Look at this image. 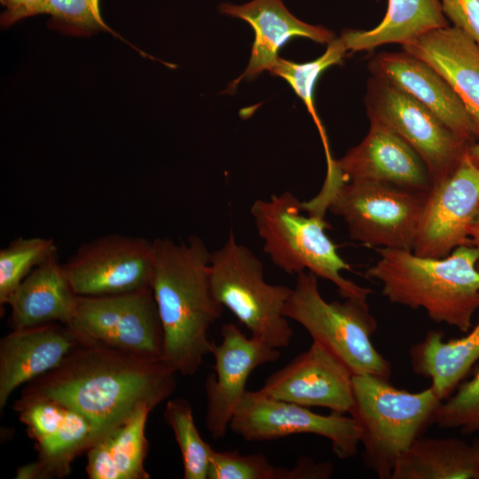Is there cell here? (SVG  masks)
<instances>
[{
    "instance_id": "obj_1",
    "label": "cell",
    "mask_w": 479,
    "mask_h": 479,
    "mask_svg": "<svg viewBox=\"0 0 479 479\" xmlns=\"http://www.w3.org/2000/svg\"><path fill=\"white\" fill-rule=\"evenodd\" d=\"M177 372L161 359L87 341L57 367L27 383L21 395L49 398L84 416L99 438L138 408L169 397Z\"/></svg>"
},
{
    "instance_id": "obj_2",
    "label": "cell",
    "mask_w": 479,
    "mask_h": 479,
    "mask_svg": "<svg viewBox=\"0 0 479 479\" xmlns=\"http://www.w3.org/2000/svg\"><path fill=\"white\" fill-rule=\"evenodd\" d=\"M153 243L151 288L163 330L161 360L177 373L192 376L210 353L208 333L224 308L210 286L211 252L195 235L187 241L158 238Z\"/></svg>"
},
{
    "instance_id": "obj_3",
    "label": "cell",
    "mask_w": 479,
    "mask_h": 479,
    "mask_svg": "<svg viewBox=\"0 0 479 479\" xmlns=\"http://www.w3.org/2000/svg\"><path fill=\"white\" fill-rule=\"evenodd\" d=\"M380 258L365 271L379 281L391 302L424 309L436 323H445L467 333L479 309L477 249L473 245L456 247L443 258L425 257L412 251L376 247Z\"/></svg>"
},
{
    "instance_id": "obj_4",
    "label": "cell",
    "mask_w": 479,
    "mask_h": 479,
    "mask_svg": "<svg viewBox=\"0 0 479 479\" xmlns=\"http://www.w3.org/2000/svg\"><path fill=\"white\" fill-rule=\"evenodd\" d=\"M302 202L290 192L256 200L250 208L257 234L271 263L293 275L308 271L331 281L343 297L367 299L372 290L345 279L349 265L326 234L325 216L302 214Z\"/></svg>"
},
{
    "instance_id": "obj_5",
    "label": "cell",
    "mask_w": 479,
    "mask_h": 479,
    "mask_svg": "<svg viewBox=\"0 0 479 479\" xmlns=\"http://www.w3.org/2000/svg\"><path fill=\"white\" fill-rule=\"evenodd\" d=\"M354 407L361 429L366 467L380 479H390L398 458L435 422L443 402L430 386L419 392L394 387L389 379L353 374Z\"/></svg>"
},
{
    "instance_id": "obj_6",
    "label": "cell",
    "mask_w": 479,
    "mask_h": 479,
    "mask_svg": "<svg viewBox=\"0 0 479 479\" xmlns=\"http://www.w3.org/2000/svg\"><path fill=\"white\" fill-rule=\"evenodd\" d=\"M284 315L299 323L312 337L342 361L353 374L370 373L389 379L391 366L372 343L377 322L367 299L347 297L326 302L318 277L308 271L296 275Z\"/></svg>"
},
{
    "instance_id": "obj_7",
    "label": "cell",
    "mask_w": 479,
    "mask_h": 479,
    "mask_svg": "<svg viewBox=\"0 0 479 479\" xmlns=\"http://www.w3.org/2000/svg\"><path fill=\"white\" fill-rule=\"evenodd\" d=\"M209 279L216 300L251 333L267 345H289L293 330L284 315L292 288L267 283L261 260L240 243L232 231L225 242L211 252Z\"/></svg>"
},
{
    "instance_id": "obj_8",
    "label": "cell",
    "mask_w": 479,
    "mask_h": 479,
    "mask_svg": "<svg viewBox=\"0 0 479 479\" xmlns=\"http://www.w3.org/2000/svg\"><path fill=\"white\" fill-rule=\"evenodd\" d=\"M427 194L380 181L352 180L334 189L326 208L343 219L353 240L412 251Z\"/></svg>"
},
{
    "instance_id": "obj_9",
    "label": "cell",
    "mask_w": 479,
    "mask_h": 479,
    "mask_svg": "<svg viewBox=\"0 0 479 479\" xmlns=\"http://www.w3.org/2000/svg\"><path fill=\"white\" fill-rule=\"evenodd\" d=\"M369 120L403 137L427 165L434 185L460 162L469 144L459 139L429 109L398 87L374 76L365 98Z\"/></svg>"
},
{
    "instance_id": "obj_10",
    "label": "cell",
    "mask_w": 479,
    "mask_h": 479,
    "mask_svg": "<svg viewBox=\"0 0 479 479\" xmlns=\"http://www.w3.org/2000/svg\"><path fill=\"white\" fill-rule=\"evenodd\" d=\"M68 326L89 341L161 359L163 330L152 288L78 295Z\"/></svg>"
},
{
    "instance_id": "obj_11",
    "label": "cell",
    "mask_w": 479,
    "mask_h": 479,
    "mask_svg": "<svg viewBox=\"0 0 479 479\" xmlns=\"http://www.w3.org/2000/svg\"><path fill=\"white\" fill-rule=\"evenodd\" d=\"M230 429L247 441L262 442L294 434H313L331 442L340 459L357 452L361 429L352 416L332 412L318 414L308 407L247 390L231 421Z\"/></svg>"
},
{
    "instance_id": "obj_12",
    "label": "cell",
    "mask_w": 479,
    "mask_h": 479,
    "mask_svg": "<svg viewBox=\"0 0 479 479\" xmlns=\"http://www.w3.org/2000/svg\"><path fill=\"white\" fill-rule=\"evenodd\" d=\"M63 266L77 295H113L151 288L153 243L140 237L108 234L81 245Z\"/></svg>"
},
{
    "instance_id": "obj_13",
    "label": "cell",
    "mask_w": 479,
    "mask_h": 479,
    "mask_svg": "<svg viewBox=\"0 0 479 479\" xmlns=\"http://www.w3.org/2000/svg\"><path fill=\"white\" fill-rule=\"evenodd\" d=\"M14 410L38 452L35 461L17 470L16 478L66 476L73 460L99 439L84 416L54 400L21 395L14 403Z\"/></svg>"
},
{
    "instance_id": "obj_14",
    "label": "cell",
    "mask_w": 479,
    "mask_h": 479,
    "mask_svg": "<svg viewBox=\"0 0 479 479\" xmlns=\"http://www.w3.org/2000/svg\"><path fill=\"white\" fill-rule=\"evenodd\" d=\"M479 211V168L467 151L450 176L427 194L412 252L443 258L472 245L470 230Z\"/></svg>"
},
{
    "instance_id": "obj_15",
    "label": "cell",
    "mask_w": 479,
    "mask_h": 479,
    "mask_svg": "<svg viewBox=\"0 0 479 479\" xmlns=\"http://www.w3.org/2000/svg\"><path fill=\"white\" fill-rule=\"evenodd\" d=\"M222 341L213 342L210 353L215 358V373L205 381L207 396L206 425L213 439L223 438L247 389L251 373L259 365L275 362L279 349L247 337L232 323L221 327Z\"/></svg>"
},
{
    "instance_id": "obj_16",
    "label": "cell",
    "mask_w": 479,
    "mask_h": 479,
    "mask_svg": "<svg viewBox=\"0 0 479 479\" xmlns=\"http://www.w3.org/2000/svg\"><path fill=\"white\" fill-rule=\"evenodd\" d=\"M258 390L271 398L341 414H350L354 407L352 372L317 341L270 375Z\"/></svg>"
},
{
    "instance_id": "obj_17",
    "label": "cell",
    "mask_w": 479,
    "mask_h": 479,
    "mask_svg": "<svg viewBox=\"0 0 479 479\" xmlns=\"http://www.w3.org/2000/svg\"><path fill=\"white\" fill-rule=\"evenodd\" d=\"M335 166L340 184L373 180L422 193H428L434 185L418 153L398 134L373 120L365 138L335 160Z\"/></svg>"
},
{
    "instance_id": "obj_18",
    "label": "cell",
    "mask_w": 479,
    "mask_h": 479,
    "mask_svg": "<svg viewBox=\"0 0 479 479\" xmlns=\"http://www.w3.org/2000/svg\"><path fill=\"white\" fill-rule=\"evenodd\" d=\"M373 76L384 80L429 109L467 144L478 137L466 106L447 81L430 65L405 51L381 52L368 64Z\"/></svg>"
},
{
    "instance_id": "obj_19",
    "label": "cell",
    "mask_w": 479,
    "mask_h": 479,
    "mask_svg": "<svg viewBox=\"0 0 479 479\" xmlns=\"http://www.w3.org/2000/svg\"><path fill=\"white\" fill-rule=\"evenodd\" d=\"M87 339L68 325L13 329L0 341V409L20 385L51 371Z\"/></svg>"
},
{
    "instance_id": "obj_20",
    "label": "cell",
    "mask_w": 479,
    "mask_h": 479,
    "mask_svg": "<svg viewBox=\"0 0 479 479\" xmlns=\"http://www.w3.org/2000/svg\"><path fill=\"white\" fill-rule=\"evenodd\" d=\"M219 12L247 22L254 31V42L245 71L232 84L252 80L270 71L278 62L279 50L294 37L329 43L335 34L321 25H312L295 17L283 0H250L243 4L222 3Z\"/></svg>"
},
{
    "instance_id": "obj_21",
    "label": "cell",
    "mask_w": 479,
    "mask_h": 479,
    "mask_svg": "<svg viewBox=\"0 0 479 479\" xmlns=\"http://www.w3.org/2000/svg\"><path fill=\"white\" fill-rule=\"evenodd\" d=\"M401 46L447 81L466 106L479 137V45L460 28L449 25Z\"/></svg>"
},
{
    "instance_id": "obj_22",
    "label": "cell",
    "mask_w": 479,
    "mask_h": 479,
    "mask_svg": "<svg viewBox=\"0 0 479 479\" xmlns=\"http://www.w3.org/2000/svg\"><path fill=\"white\" fill-rule=\"evenodd\" d=\"M75 293L56 255L36 266L12 295L13 329L49 323L68 325L76 303Z\"/></svg>"
},
{
    "instance_id": "obj_23",
    "label": "cell",
    "mask_w": 479,
    "mask_h": 479,
    "mask_svg": "<svg viewBox=\"0 0 479 479\" xmlns=\"http://www.w3.org/2000/svg\"><path fill=\"white\" fill-rule=\"evenodd\" d=\"M442 331H428L410 349L412 371L431 381V387L444 401L479 361V319L459 339H444Z\"/></svg>"
},
{
    "instance_id": "obj_24",
    "label": "cell",
    "mask_w": 479,
    "mask_h": 479,
    "mask_svg": "<svg viewBox=\"0 0 479 479\" xmlns=\"http://www.w3.org/2000/svg\"><path fill=\"white\" fill-rule=\"evenodd\" d=\"M152 410L143 406L100 437L87 451L90 479H148L144 462L148 442L145 424Z\"/></svg>"
},
{
    "instance_id": "obj_25",
    "label": "cell",
    "mask_w": 479,
    "mask_h": 479,
    "mask_svg": "<svg viewBox=\"0 0 479 479\" xmlns=\"http://www.w3.org/2000/svg\"><path fill=\"white\" fill-rule=\"evenodd\" d=\"M390 479H479V442L420 436L398 458Z\"/></svg>"
},
{
    "instance_id": "obj_26",
    "label": "cell",
    "mask_w": 479,
    "mask_h": 479,
    "mask_svg": "<svg viewBox=\"0 0 479 479\" xmlns=\"http://www.w3.org/2000/svg\"><path fill=\"white\" fill-rule=\"evenodd\" d=\"M449 26L441 0H389L381 22L370 30H344L341 38L350 51L373 50L386 43L401 45Z\"/></svg>"
},
{
    "instance_id": "obj_27",
    "label": "cell",
    "mask_w": 479,
    "mask_h": 479,
    "mask_svg": "<svg viewBox=\"0 0 479 479\" xmlns=\"http://www.w3.org/2000/svg\"><path fill=\"white\" fill-rule=\"evenodd\" d=\"M348 51L341 37L334 38L327 44L326 51L310 62L297 63L279 58L270 74L284 79L294 93L302 100L311 115L321 137L326 158V177L325 183H333L337 178L335 160L332 157L327 136L314 106V90L320 75L334 65L341 64Z\"/></svg>"
},
{
    "instance_id": "obj_28",
    "label": "cell",
    "mask_w": 479,
    "mask_h": 479,
    "mask_svg": "<svg viewBox=\"0 0 479 479\" xmlns=\"http://www.w3.org/2000/svg\"><path fill=\"white\" fill-rule=\"evenodd\" d=\"M164 417L179 446L184 478L207 479L215 450L201 438L194 423L190 403L181 397L169 400Z\"/></svg>"
},
{
    "instance_id": "obj_29",
    "label": "cell",
    "mask_w": 479,
    "mask_h": 479,
    "mask_svg": "<svg viewBox=\"0 0 479 479\" xmlns=\"http://www.w3.org/2000/svg\"><path fill=\"white\" fill-rule=\"evenodd\" d=\"M52 239L17 238L0 250V304H8L23 279L39 264L56 255Z\"/></svg>"
},
{
    "instance_id": "obj_30",
    "label": "cell",
    "mask_w": 479,
    "mask_h": 479,
    "mask_svg": "<svg viewBox=\"0 0 479 479\" xmlns=\"http://www.w3.org/2000/svg\"><path fill=\"white\" fill-rule=\"evenodd\" d=\"M45 14L49 25L62 33L89 36L106 32L122 40L103 20L99 0H48Z\"/></svg>"
},
{
    "instance_id": "obj_31",
    "label": "cell",
    "mask_w": 479,
    "mask_h": 479,
    "mask_svg": "<svg viewBox=\"0 0 479 479\" xmlns=\"http://www.w3.org/2000/svg\"><path fill=\"white\" fill-rule=\"evenodd\" d=\"M208 479H299L296 466L287 468L272 465L263 454L214 452Z\"/></svg>"
},
{
    "instance_id": "obj_32",
    "label": "cell",
    "mask_w": 479,
    "mask_h": 479,
    "mask_svg": "<svg viewBox=\"0 0 479 479\" xmlns=\"http://www.w3.org/2000/svg\"><path fill=\"white\" fill-rule=\"evenodd\" d=\"M471 372L441 403L435 420L439 428H459L464 434L479 431V361Z\"/></svg>"
},
{
    "instance_id": "obj_33",
    "label": "cell",
    "mask_w": 479,
    "mask_h": 479,
    "mask_svg": "<svg viewBox=\"0 0 479 479\" xmlns=\"http://www.w3.org/2000/svg\"><path fill=\"white\" fill-rule=\"evenodd\" d=\"M445 17L479 45V0H441Z\"/></svg>"
},
{
    "instance_id": "obj_34",
    "label": "cell",
    "mask_w": 479,
    "mask_h": 479,
    "mask_svg": "<svg viewBox=\"0 0 479 479\" xmlns=\"http://www.w3.org/2000/svg\"><path fill=\"white\" fill-rule=\"evenodd\" d=\"M3 11L0 24L9 27L30 17L45 14L48 0H0Z\"/></svg>"
},
{
    "instance_id": "obj_35",
    "label": "cell",
    "mask_w": 479,
    "mask_h": 479,
    "mask_svg": "<svg viewBox=\"0 0 479 479\" xmlns=\"http://www.w3.org/2000/svg\"><path fill=\"white\" fill-rule=\"evenodd\" d=\"M470 240L471 244L477 249L479 254V211L470 230ZM476 269L479 271V258L476 263Z\"/></svg>"
},
{
    "instance_id": "obj_36",
    "label": "cell",
    "mask_w": 479,
    "mask_h": 479,
    "mask_svg": "<svg viewBox=\"0 0 479 479\" xmlns=\"http://www.w3.org/2000/svg\"><path fill=\"white\" fill-rule=\"evenodd\" d=\"M467 153L472 162L479 168V143H471L467 147Z\"/></svg>"
}]
</instances>
